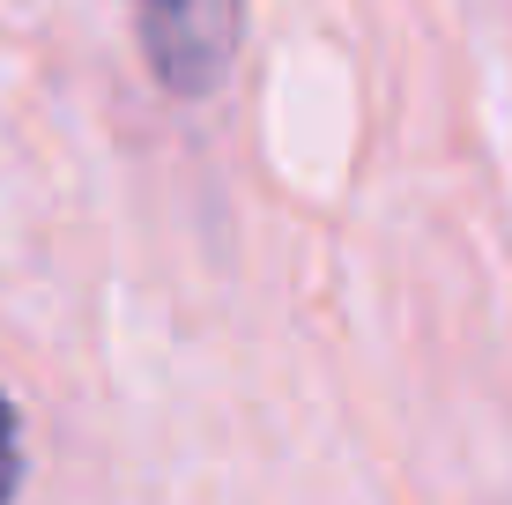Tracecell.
Returning a JSON list of instances; mask_svg holds the SVG:
<instances>
[{"instance_id": "obj_1", "label": "cell", "mask_w": 512, "mask_h": 505, "mask_svg": "<svg viewBox=\"0 0 512 505\" xmlns=\"http://www.w3.org/2000/svg\"><path fill=\"white\" fill-rule=\"evenodd\" d=\"M141 38L171 90H208L238 45V0H141Z\"/></svg>"}, {"instance_id": "obj_2", "label": "cell", "mask_w": 512, "mask_h": 505, "mask_svg": "<svg viewBox=\"0 0 512 505\" xmlns=\"http://www.w3.org/2000/svg\"><path fill=\"white\" fill-rule=\"evenodd\" d=\"M15 476H23V446H15V416L0 402V505L15 498Z\"/></svg>"}]
</instances>
